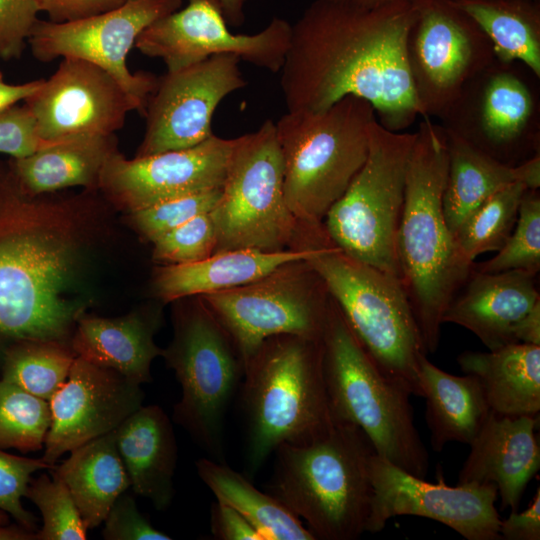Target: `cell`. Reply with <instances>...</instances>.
I'll list each match as a JSON object with an SVG mask.
<instances>
[{
  "label": "cell",
  "mask_w": 540,
  "mask_h": 540,
  "mask_svg": "<svg viewBox=\"0 0 540 540\" xmlns=\"http://www.w3.org/2000/svg\"><path fill=\"white\" fill-rule=\"evenodd\" d=\"M415 16V0L376 6L314 0L291 25L280 70L287 111L319 112L352 95L368 101L391 131L427 118L406 57Z\"/></svg>",
  "instance_id": "obj_1"
},
{
  "label": "cell",
  "mask_w": 540,
  "mask_h": 540,
  "mask_svg": "<svg viewBox=\"0 0 540 540\" xmlns=\"http://www.w3.org/2000/svg\"><path fill=\"white\" fill-rule=\"evenodd\" d=\"M96 193L30 195L0 160V338L63 343L70 334L84 305L67 296Z\"/></svg>",
  "instance_id": "obj_2"
},
{
  "label": "cell",
  "mask_w": 540,
  "mask_h": 540,
  "mask_svg": "<svg viewBox=\"0 0 540 540\" xmlns=\"http://www.w3.org/2000/svg\"><path fill=\"white\" fill-rule=\"evenodd\" d=\"M447 171L445 129L423 118L406 170L397 261L398 279L427 354L436 352L444 312L473 265L459 257L444 217Z\"/></svg>",
  "instance_id": "obj_3"
},
{
  "label": "cell",
  "mask_w": 540,
  "mask_h": 540,
  "mask_svg": "<svg viewBox=\"0 0 540 540\" xmlns=\"http://www.w3.org/2000/svg\"><path fill=\"white\" fill-rule=\"evenodd\" d=\"M267 492L300 520L315 540H355L366 532L376 453L358 426L335 421L302 444H281Z\"/></svg>",
  "instance_id": "obj_4"
},
{
  "label": "cell",
  "mask_w": 540,
  "mask_h": 540,
  "mask_svg": "<svg viewBox=\"0 0 540 540\" xmlns=\"http://www.w3.org/2000/svg\"><path fill=\"white\" fill-rule=\"evenodd\" d=\"M322 341L294 334L267 338L244 363L241 400L251 473L281 444H302L334 422L322 370Z\"/></svg>",
  "instance_id": "obj_5"
},
{
  "label": "cell",
  "mask_w": 540,
  "mask_h": 540,
  "mask_svg": "<svg viewBox=\"0 0 540 540\" xmlns=\"http://www.w3.org/2000/svg\"><path fill=\"white\" fill-rule=\"evenodd\" d=\"M321 341L333 419L358 426L379 456L425 478L429 455L414 423L411 393L373 361L332 297Z\"/></svg>",
  "instance_id": "obj_6"
},
{
  "label": "cell",
  "mask_w": 540,
  "mask_h": 540,
  "mask_svg": "<svg viewBox=\"0 0 540 540\" xmlns=\"http://www.w3.org/2000/svg\"><path fill=\"white\" fill-rule=\"evenodd\" d=\"M365 99L346 96L319 112L287 111L275 122L286 203L301 223H322L362 165L376 120Z\"/></svg>",
  "instance_id": "obj_7"
},
{
  "label": "cell",
  "mask_w": 540,
  "mask_h": 540,
  "mask_svg": "<svg viewBox=\"0 0 540 540\" xmlns=\"http://www.w3.org/2000/svg\"><path fill=\"white\" fill-rule=\"evenodd\" d=\"M306 260L378 367L411 395L420 396L419 359L427 353L399 280L345 254L324 226L314 233Z\"/></svg>",
  "instance_id": "obj_8"
},
{
  "label": "cell",
  "mask_w": 540,
  "mask_h": 540,
  "mask_svg": "<svg viewBox=\"0 0 540 540\" xmlns=\"http://www.w3.org/2000/svg\"><path fill=\"white\" fill-rule=\"evenodd\" d=\"M173 303V339L162 352L182 390L173 417L215 461L225 463L224 418L242 381L244 364L230 335L200 296Z\"/></svg>",
  "instance_id": "obj_9"
},
{
  "label": "cell",
  "mask_w": 540,
  "mask_h": 540,
  "mask_svg": "<svg viewBox=\"0 0 540 540\" xmlns=\"http://www.w3.org/2000/svg\"><path fill=\"white\" fill-rule=\"evenodd\" d=\"M415 138L416 132L391 131L376 119L364 164L322 221L345 254L397 279V234Z\"/></svg>",
  "instance_id": "obj_10"
},
{
  "label": "cell",
  "mask_w": 540,
  "mask_h": 540,
  "mask_svg": "<svg viewBox=\"0 0 540 540\" xmlns=\"http://www.w3.org/2000/svg\"><path fill=\"white\" fill-rule=\"evenodd\" d=\"M215 252L294 248L300 222L289 209L283 188V160L275 122L236 138L220 197L210 212ZM214 252V253H215Z\"/></svg>",
  "instance_id": "obj_11"
},
{
  "label": "cell",
  "mask_w": 540,
  "mask_h": 540,
  "mask_svg": "<svg viewBox=\"0 0 540 540\" xmlns=\"http://www.w3.org/2000/svg\"><path fill=\"white\" fill-rule=\"evenodd\" d=\"M200 297L230 335L243 364L272 336L321 339L331 301L324 280L306 259Z\"/></svg>",
  "instance_id": "obj_12"
},
{
  "label": "cell",
  "mask_w": 540,
  "mask_h": 540,
  "mask_svg": "<svg viewBox=\"0 0 540 540\" xmlns=\"http://www.w3.org/2000/svg\"><path fill=\"white\" fill-rule=\"evenodd\" d=\"M406 57L427 117L443 118L466 86L495 61L490 40L453 0H415Z\"/></svg>",
  "instance_id": "obj_13"
},
{
  "label": "cell",
  "mask_w": 540,
  "mask_h": 540,
  "mask_svg": "<svg viewBox=\"0 0 540 540\" xmlns=\"http://www.w3.org/2000/svg\"><path fill=\"white\" fill-rule=\"evenodd\" d=\"M182 3V0H126L110 11L72 22L38 20L28 44L39 62L77 58L104 69L136 100L143 115L158 76L143 71L132 73L127 56L148 26L180 9Z\"/></svg>",
  "instance_id": "obj_14"
},
{
  "label": "cell",
  "mask_w": 540,
  "mask_h": 540,
  "mask_svg": "<svg viewBox=\"0 0 540 540\" xmlns=\"http://www.w3.org/2000/svg\"><path fill=\"white\" fill-rule=\"evenodd\" d=\"M291 24L274 17L255 34H234L217 0H189L188 4L152 23L134 47L161 59L175 71L211 56L233 54L258 68L280 72L289 47Z\"/></svg>",
  "instance_id": "obj_15"
},
{
  "label": "cell",
  "mask_w": 540,
  "mask_h": 540,
  "mask_svg": "<svg viewBox=\"0 0 540 540\" xmlns=\"http://www.w3.org/2000/svg\"><path fill=\"white\" fill-rule=\"evenodd\" d=\"M373 497L366 531L376 533L396 516L438 521L467 540H499L501 518L495 507L494 484L445 483L440 466L430 483L374 453L370 460Z\"/></svg>",
  "instance_id": "obj_16"
},
{
  "label": "cell",
  "mask_w": 540,
  "mask_h": 540,
  "mask_svg": "<svg viewBox=\"0 0 540 540\" xmlns=\"http://www.w3.org/2000/svg\"><path fill=\"white\" fill-rule=\"evenodd\" d=\"M511 65L495 61L474 78L442 126L513 167L540 152V133L537 100Z\"/></svg>",
  "instance_id": "obj_17"
},
{
  "label": "cell",
  "mask_w": 540,
  "mask_h": 540,
  "mask_svg": "<svg viewBox=\"0 0 540 540\" xmlns=\"http://www.w3.org/2000/svg\"><path fill=\"white\" fill-rule=\"evenodd\" d=\"M240 62L236 55L219 54L158 77L145 107V131L135 157L190 148L211 137L217 106L247 85Z\"/></svg>",
  "instance_id": "obj_18"
},
{
  "label": "cell",
  "mask_w": 540,
  "mask_h": 540,
  "mask_svg": "<svg viewBox=\"0 0 540 540\" xmlns=\"http://www.w3.org/2000/svg\"><path fill=\"white\" fill-rule=\"evenodd\" d=\"M236 138L213 134L186 149L127 159L118 150L105 162L98 191L116 208L128 213L151 205L220 189Z\"/></svg>",
  "instance_id": "obj_19"
},
{
  "label": "cell",
  "mask_w": 540,
  "mask_h": 540,
  "mask_svg": "<svg viewBox=\"0 0 540 540\" xmlns=\"http://www.w3.org/2000/svg\"><path fill=\"white\" fill-rule=\"evenodd\" d=\"M24 103L46 142L110 135L120 130L136 100L107 71L88 61L62 58L55 72Z\"/></svg>",
  "instance_id": "obj_20"
},
{
  "label": "cell",
  "mask_w": 540,
  "mask_h": 540,
  "mask_svg": "<svg viewBox=\"0 0 540 540\" xmlns=\"http://www.w3.org/2000/svg\"><path fill=\"white\" fill-rule=\"evenodd\" d=\"M143 397L139 384L76 356L66 381L49 400L43 461L54 467L64 453L115 430L142 406Z\"/></svg>",
  "instance_id": "obj_21"
},
{
  "label": "cell",
  "mask_w": 540,
  "mask_h": 540,
  "mask_svg": "<svg viewBox=\"0 0 540 540\" xmlns=\"http://www.w3.org/2000/svg\"><path fill=\"white\" fill-rule=\"evenodd\" d=\"M539 416L490 411L470 445L458 484H494L501 508L518 511L524 490L540 468Z\"/></svg>",
  "instance_id": "obj_22"
},
{
  "label": "cell",
  "mask_w": 540,
  "mask_h": 540,
  "mask_svg": "<svg viewBox=\"0 0 540 540\" xmlns=\"http://www.w3.org/2000/svg\"><path fill=\"white\" fill-rule=\"evenodd\" d=\"M536 277L524 270L483 273L472 267L444 312L443 323L466 328L488 350L517 343L512 335L515 323L540 301Z\"/></svg>",
  "instance_id": "obj_23"
},
{
  "label": "cell",
  "mask_w": 540,
  "mask_h": 540,
  "mask_svg": "<svg viewBox=\"0 0 540 540\" xmlns=\"http://www.w3.org/2000/svg\"><path fill=\"white\" fill-rule=\"evenodd\" d=\"M303 247L279 252L233 249L215 252L194 263L159 265L152 277V290L163 303L221 292L256 281L280 265L307 259L313 251V236L302 238Z\"/></svg>",
  "instance_id": "obj_24"
},
{
  "label": "cell",
  "mask_w": 540,
  "mask_h": 540,
  "mask_svg": "<svg viewBox=\"0 0 540 540\" xmlns=\"http://www.w3.org/2000/svg\"><path fill=\"white\" fill-rule=\"evenodd\" d=\"M161 311L145 308L116 318L86 315L76 320L72 350L95 365L112 369L141 385L151 381V363L163 349L154 342Z\"/></svg>",
  "instance_id": "obj_25"
},
{
  "label": "cell",
  "mask_w": 540,
  "mask_h": 540,
  "mask_svg": "<svg viewBox=\"0 0 540 540\" xmlns=\"http://www.w3.org/2000/svg\"><path fill=\"white\" fill-rule=\"evenodd\" d=\"M133 491L164 510L173 498L177 445L170 419L156 405L141 406L114 431Z\"/></svg>",
  "instance_id": "obj_26"
},
{
  "label": "cell",
  "mask_w": 540,
  "mask_h": 540,
  "mask_svg": "<svg viewBox=\"0 0 540 540\" xmlns=\"http://www.w3.org/2000/svg\"><path fill=\"white\" fill-rule=\"evenodd\" d=\"M457 362L477 378L492 412L539 416L540 346L511 343L488 352L464 351Z\"/></svg>",
  "instance_id": "obj_27"
},
{
  "label": "cell",
  "mask_w": 540,
  "mask_h": 540,
  "mask_svg": "<svg viewBox=\"0 0 540 540\" xmlns=\"http://www.w3.org/2000/svg\"><path fill=\"white\" fill-rule=\"evenodd\" d=\"M115 134L78 136L53 142L8 163L30 195L55 193L71 187L98 191L107 159L118 150Z\"/></svg>",
  "instance_id": "obj_28"
},
{
  "label": "cell",
  "mask_w": 540,
  "mask_h": 540,
  "mask_svg": "<svg viewBox=\"0 0 540 540\" xmlns=\"http://www.w3.org/2000/svg\"><path fill=\"white\" fill-rule=\"evenodd\" d=\"M418 380L432 449L440 452L450 442L469 445L491 411L477 378L447 373L423 354Z\"/></svg>",
  "instance_id": "obj_29"
},
{
  "label": "cell",
  "mask_w": 540,
  "mask_h": 540,
  "mask_svg": "<svg viewBox=\"0 0 540 540\" xmlns=\"http://www.w3.org/2000/svg\"><path fill=\"white\" fill-rule=\"evenodd\" d=\"M113 431L73 449L54 473L68 488L87 529L104 522L130 486Z\"/></svg>",
  "instance_id": "obj_30"
},
{
  "label": "cell",
  "mask_w": 540,
  "mask_h": 540,
  "mask_svg": "<svg viewBox=\"0 0 540 540\" xmlns=\"http://www.w3.org/2000/svg\"><path fill=\"white\" fill-rule=\"evenodd\" d=\"M448 171L443 212L453 235L462 223L492 195L515 182L513 167L485 154L446 129Z\"/></svg>",
  "instance_id": "obj_31"
},
{
  "label": "cell",
  "mask_w": 540,
  "mask_h": 540,
  "mask_svg": "<svg viewBox=\"0 0 540 540\" xmlns=\"http://www.w3.org/2000/svg\"><path fill=\"white\" fill-rule=\"evenodd\" d=\"M482 29L497 62H521L540 77V2L534 0H453Z\"/></svg>",
  "instance_id": "obj_32"
},
{
  "label": "cell",
  "mask_w": 540,
  "mask_h": 540,
  "mask_svg": "<svg viewBox=\"0 0 540 540\" xmlns=\"http://www.w3.org/2000/svg\"><path fill=\"white\" fill-rule=\"evenodd\" d=\"M196 469L216 499L243 515L263 540H315L301 520L278 499L258 490L226 463L202 458L196 462Z\"/></svg>",
  "instance_id": "obj_33"
},
{
  "label": "cell",
  "mask_w": 540,
  "mask_h": 540,
  "mask_svg": "<svg viewBox=\"0 0 540 540\" xmlns=\"http://www.w3.org/2000/svg\"><path fill=\"white\" fill-rule=\"evenodd\" d=\"M76 358L56 341H16L5 352L1 380L49 401L66 381Z\"/></svg>",
  "instance_id": "obj_34"
},
{
  "label": "cell",
  "mask_w": 540,
  "mask_h": 540,
  "mask_svg": "<svg viewBox=\"0 0 540 540\" xmlns=\"http://www.w3.org/2000/svg\"><path fill=\"white\" fill-rule=\"evenodd\" d=\"M527 189L519 182L504 187L476 209L452 235L459 257L472 265L480 254L498 251L511 235Z\"/></svg>",
  "instance_id": "obj_35"
},
{
  "label": "cell",
  "mask_w": 540,
  "mask_h": 540,
  "mask_svg": "<svg viewBox=\"0 0 540 540\" xmlns=\"http://www.w3.org/2000/svg\"><path fill=\"white\" fill-rule=\"evenodd\" d=\"M51 424L49 403L0 380V448L40 450Z\"/></svg>",
  "instance_id": "obj_36"
},
{
  "label": "cell",
  "mask_w": 540,
  "mask_h": 540,
  "mask_svg": "<svg viewBox=\"0 0 540 540\" xmlns=\"http://www.w3.org/2000/svg\"><path fill=\"white\" fill-rule=\"evenodd\" d=\"M483 273L524 270L537 275L540 270V194L526 190L522 196L515 227L492 258L473 263Z\"/></svg>",
  "instance_id": "obj_37"
},
{
  "label": "cell",
  "mask_w": 540,
  "mask_h": 540,
  "mask_svg": "<svg viewBox=\"0 0 540 540\" xmlns=\"http://www.w3.org/2000/svg\"><path fill=\"white\" fill-rule=\"evenodd\" d=\"M26 497L39 509L43 526L39 540H85L87 527L66 485L56 476L40 475L29 483Z\"/></svg>",
  "instance_id": "obj_38"
},
{
  "label": "cell",
  "mask_w": 540,
  "mask_h": 540,
  "mask_svg": "<svg viewBox=\"0 0 540 540\" xmlns=\"http://www.w3.org/2000/svg\"><path fill=\"white\" fill-rule=\"evenodd\" d=\"M221 188L166 200L128 213V222L140 238L152 243L197 215L210 213Z\"/></svg>",
  "instance_id": "obj_39"
},
{
  "label": "cell",
  "mask_w": 540,
  "mask_h": 540,
  "mask_svg": "<svg viewBox=\"0 0 540 540\" xmlns=\"http://www.w3.org/2000/svg\"><path fill=\"white\" fill-rule=\"evenodd\" d=\"M152 258L159 265L200 261L216 250L217 237L210 213L195 216L152 242Z\"/></svg>",
  "instance_id": "obj_40"
},
{
  "label": "cell",
  "mask_w": 540,
  "mask_h": 540,
  "mask_svg": "<svg viewBox=\"0 0 540 540\" xmlns=\"http://www.w3.org/2000/svg\"><path fill=\"white\" fill-rule=\"evenodd\" d=\"M46 468L53 467L42 458L20 457L0 449V510L31 532L35 529V518L23 508L21 498L26 497L31 475Z\"/></svg>",
  "instance_id": "obj_41"
},
{
  "label": "cell",
  "mask_w": 540,
  "mask_h": 540,
  "mask_svg": "<svg viewBox=\"0 0 540 540\" xmlns=\"http://www.w3.org/2000/svg\"><path fill=\"white\" fill-rule=\"evenodd\" d=\"M35 0H0V59H19L38 22Z\"/></svg>",
  "instance_id": "obj_42"
},
{
  "label": "cell",
  "mask_w": 540,
  "mask_h": 540,
  "mask_svg": "<svg viewBox=\"0 0 540 540\" xmlns=\"http://www.w3.org/2000/svg\"><path fill=\"white\" fill-rule=\"evenodd\" d=\"M50 143L38 136L35 119L25 103L0 112V153L19 158Z\"/></svg>",
  "instance_id": "obj_43"
},
{
  "label": "cell",
  "mask_w": 540,
  "mask_h": 540,
  "mask_svg": "<svg viewBox=\"0 0 540 540\" xmlns=\"http://www.w3.org/2000/svg\"><path fill=\"white\" fill-rule=\"evenodd\" d=\"M103 536L107 540H170L138 511L135 500L121 494L111 506L105 520Z\"/></svg>",
  "instance_id": "obj_44"
},
{
  "label": "cell",
  "mask_w": 540,
  "mask_h": 540,
  "mask_svg": "<svg viewBox=\"0 0 540 540\" xmlns=\"http://www.w3.org/2000/svg\"><path fill=\"white\" fill-rule=\"evenodd\" d=\"M35 2L40 12L47 14L49 21L64 23L110 11L126 0H35Z\"/></svg>",
  "instance_id": "obj_45"
},
{
  "label": "cell",
  "mask_w": 540,
  "mask_h": 540,
  "mask_svg": "<svg viewBox=\"0 0 540 540\" xmlns=\"http://www.w3.org/2000/svg\"><path fill=\"white\" fill-rule=\"evenodd\" d=\"M210 528L213 536L219 540H263L243 515L217 499L211 506Z\"/></svg>",
  "instance_id": "obj_46"
},
{
  "label": "cell",
  "mask_w": 540,
  "mask_h": 540,
  "mask_svg": "<svg viewBox=\"0 0 540 540\" xmlns=\"http://www.w3.org/2000/svg\"><path fill=\"white\" fill-rule=\"evenodd\" d=\"M499 532L501 539L505 540L540 539V488L527 509L511 511L505 520L501 519Z\"/></svg>",
  "instance_id": "obj_47"
},
{
  "label": "cell",
  "mask_w": 540,
  "mask_h": 540,
  "mask_svg": "<svg viewBox=\"0 0 540 540\" xmlns=\"http://www.w3.org/2000/svg\"><path fill=\"white\" fill-rule=\"evenodd\" d=\"M512 335L517 343L540 346V301L515 323Z\"/></svg>",
  "instance_id": "obj_48"
},
{
  "label": "cell",
  "mask_w": 540,
  "mask_h": 540,
  "mask_svg": "<svg viewBox=\"0 0 540 540\" xmlns=\"http://www.w3.org/2000/svg\"><path fill=\"white\" fill-rule=\"evenodd\" d=\"M44 79L33 80L22 84H10L0 81V112L25 101L42 85Z\"/></svg>",
  "instance_id": "obj_49"
},
{
  "label": "cell",
  "mask_w": 540,
  "mask_h": 540,
  "mask_svg": "<svg viewBox=\"0 0 540 540\" xmlns=\"http://www.w3.org/2000/svg\"><path fill=\"white\" fill-rule=\"evenodd\" d=\"M515 182L521 183L527 190H539L540 187V152L513 166Z\"/></svg>",
  "instance_id": "obj_50"
},
{
  "label": "cell",
  "mask_w": 540,
  "mask_h": 540,
  "mask_svg": "<svg viewBox=\"0 0 540 540\" xmlns=\"http://www.w3.org/2000/svg\"><path fill=\"white\" fill-rule=\"evenodd\" d=\"M227 24L239 26L244 21V7L247 0H217Z\"/></svg>",
  "instance_id": "obj_51"
},
{
  "label": "cell",
  "mask_w": 540,
  "mask_h": 540,
  "mask_svg": "<svg viewBox=\"0 0 540 540\" xmlns=\"http://www.w3.org/2000/svg\"><path fill=\"white\" fill-rule=\"evenodd\" d=\"M36 539V534L19 526L5 527L0 524V540H30Z\"/></svg>",
  "instance_id": "obj_52"
},
{
  "label": "cell",
  "mask_w": 540,
  "mask_h": 540,
  "mask_svg": "<svg viewBox=\"0 0 540 540\" xmlns=\"http://www.w3.org/2000/svg\"><path fill=\"white\" fill-rule=\"evenodd\" d=\"M343 1L352 2L355 4H360V5H365V6H376V5H380V4H384V3H388V2H392L396 0H343Z\"/></svg>",
  "instance_id": "obj_53"
},
{
  "label": "cell",
  "mask_w": 540,
  "mask_h": 540,
  "mask_svg": "<svg viewBox=\"0 0 540 540\" xmlns=\"http://www.w3.org/2000/svg\"><path fill=\"white\" fill-rule=\"evenodd\" d=\"M6 519H7L6 515L3 513H0V524H4Z\"/></svg>",
  "instance_id": "obj_54"
},
{
  "label": "cell",
  "mask_w": 540,
  "mask_h": 540,
  "mask_svg": "<svg viewBox=\"0 0 540 540\" xmlns=\"http://www.w3.org/2000/svg\"><path fill=\"white\" fill-rule=\"evenodd\" d=\"M2 80H3V75H2V73L0 72V81H2Z\"/></svg>",
  "instance_id": "obj_55"
},
{
  "label": "cell",
  "mask_w": 540,
  "mask_h": 540,
  "mask_svg": "<svg viewBox=\"0 0 540 540\" xmlns=\"http://www.w3.org/2000/svg\"><path fill=\"white\" fill-rule=\"evenodd\" d=\"M534 1H538V2H540V0H534Z\"/></svg>",
  "instance_id": "obj_56"
}]
</instances>
